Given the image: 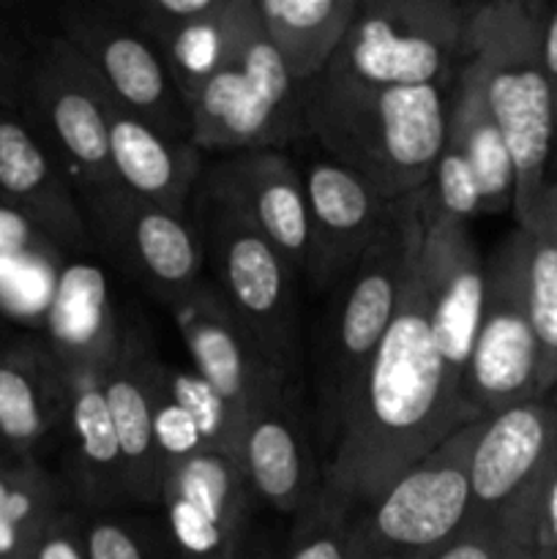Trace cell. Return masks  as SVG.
I'll return each mask as SVG.
<instances>
[{
  "label": "cell",
  "mask_w": 557,
  "mask_h": 559,
  "mask_svg": "<svg viewBox=\"0 0 557 559\" xmlns=\"http://www.w3.org/2000/svg\"><path fill=\"white\" fill-rule=\"evenodd\" d=\"M541 63H544L546 85L555 107V136H557V5H541ZM555 175H557V147H555Z\"/></svg>",
  "instance_id": "40"
},
{
  "label": "cell",
  "mask_w": 557,
  "mask_h": 559,
  "mask_svg": "<svg viewBox=\"0 0 557 559\" xmlns=\"http://www.w3.org/2000/svg\"><path fill=\"white\" fill-rule=\"evenodd\" d=\"M431 559H535L495 516H470L462 533Z\"/></svg>",
  "instance_id": "35"
},
{
  "label": "cell",
  "mask_w": 557,
  "mask_h": 559,
  "mask_svg": "<svg viewBox=\"0 0 557 559\" xmlns=\"http://www.w3.org/2000/svg\"><path fill=\"white\" fill-rule=\"evenodd\" d=\"M60 475L38 459L0 464V559H33L49 524L69 508Z\"/></svg>",
  "instance_id": "30"
},
{
  "label": "cell",
  "mask_w": 557,
  "mask_h": 559,
  "mask_svg": "<svg viewBox=\"0 0 557 559\" xmlns=\"http://www.w3.org/2000/svg\"><path fill=\"white\" fill-rule=\"evenodd\" d=\"M473 420L462 385L448 374L431 338L415 249L396 314L322 467V489L347 511H360Z\"/></svg>",
  "instance_id": "1"
},
{
  "label": "cell",
  "mask_w": 557,
  "mask_h": 559,
  "mask_svg": "<svg viewBox=\"0 0 557 559\" xmlns=\"http://www.w3.org/2000/svg\"><path fill=\"white\" fill-rule=\"evenodd\" d=\"M309 207L306 276L315 293H333L380 235L391 202L336 158L322 156L304 173Z\"/></svg>",
  "instance_id": "16"
},
{
  "label": "cell",
  "mask_w": 557,
  "mask_h": 559,
  "mask_svg": "<svg viewBox=\"0 0 557 559\" xmlns=\"http://www.w3.org/2000/svg\"><path fill=\"white\" fill-rule=\"evenodd\" d=\"M123 331L102 267L87 260H66L38 333L60 366L104 374L118 355Z\"/></svg>",
  "instance_id": "21"
},
{
  "label": "cell",
  "mask_w": 557,
  "mask_h": 559,
  "mask_svg": "<svg viewBox=\"0 0 557 559\" xmlns=\"http://www.w3.org/2000/svg\"><path fill=\"white\" fill-rule=\"evenodd\" d=\"M85 546L91 559H180L162 516L120 508L85 513Z\"/></svg>",
  "instance_id": "32"
},
{
  "label": "cell",
  "mask_w": 557,
  "mask_h": 559,
  "mask_svg": "<svg viewBox=\"0 0 557 559\" xmlns=\"http://www.w3.org/2000/svg\"><path fill=\"white\" fill-rule=\"evenodd\" d=\"M191 369L229 404L246 426L254 409L287 393L282 371L257 349L213 282H202L173 306Z\"/></svg>",
  "instance_id": "14"
},
{
  "label": "cell",
  "mask_w": 557,
  "mask_h": 559,
  "mask_svg": "<svg viewBox=\"0 0 557 559\" xmlns=\"http://www.w3.org/2000/svg\"><path fill=\"white\" fill-rule=\"evenodd\" d=\"M535 546L538 559L557 557V453L546 467L535 502Z\"/></svg>",
  "instance_id": "38"
},
{
  "label": "cell",
  "mask_w": 557,
  "mask_h": 559,
  "mask_svg": "<svg viewBox=\"0 0 557 559\" xmlns=\"http://www.w3.org/2000/svg\"><path fill=\"white\" fill-rule=\"evenodd\" d=\"M151 399L164 478L197 453L227 451L238 456L244 424L194 369L183 371L153 360Z\"/></svg>",
  "instance_id": "25"
},
{
  "label": "cell",
  "mask_w": 557,
  "mask_h": 559,
  "mask_svg": "<svg viewBox=\"0 0 557 559\" xmlns=\"http://www.w3.org/2000/svg\"><path fill=\"white\" fill-rule=\"evenodd\" d=\"M44 249H58L49 243L27 218L11 207L0 205V254H11V251H44ZM60 251V249H58Z\"/></svg>",
  "instance_id": "39"
},
{
  "label": "cell",
  "mask_w": 557,
  "mask_h": 559,
  "mask_svg": "<svg viewBox=\"0 0 557 559\" xmlns=\"http://www.w3.org/2000/svg\"><path fill=\"white\" fill-rule=\"evenodd\" d=\"M446 136L464 153L473 167L481 202H484V216L513 211L517 173H513L511 151L489 112L478 66L470 58H464L451 96H448Z\"/></svg>",
  "instance_id": "29"
},
{
  "label": "cell",
  "mask_w": 557,
  "mask_h": 559,
  "mask_svg": "<svg viewBox=\"0 0 557 559\" xmlns=\"http://www.w3.org/2000/svg\"><path fill=\"white\" fill-rule=\"evenodd\" d=\"M546 399H549V402H552V409H555V415H557V385L552 388L549 393H546Z\"/></svg>",
  "instance_id": "43"
},
{
  "label": "cell",
  "mask_w": 557,
  "mask_h": 559,
  "mask_svg": "<svg viewBox=\"0 0 557 559\" xmlns=\"http://www.w3.org/2000/svg\"><path fill=\"white\" fill-rule=\"evenodd\" d=\"M0 205L33 224L66 257L93 249L74 183L16 112L0 107Z\"/></svg>",
  "instance_id": "18"
},
{
  "label": "cell",
  "mask_w": 557,
  "mask_h": 559,
  "mask_svg": "<svg viewBox=\"0 0 557 559\" xmlns=\"http://www.w3.org/2000/svg\"><path fill=\"white\" fill-rule=\"evenodd\" d=\"M156 355L137 331H123L118 355L104 371V396H107L109 418L118 437L123 456L126 491L131 508L162 506L164 469L156 451L153 431V399L151 369Z\"/></svg>",
  "instance_id": "24"
},
{
  "label": "cell",
  "mask_w": 557,
  "mask_h": 559,
  "mask_svg": "<svg viewBox=\"0 0 557 559\" xmlns=\"http://www.w3.org/2000/svg\"><path fill=\"white\" fill-rule=\"evenodd\" d=\"M33 559H91L85 546V513L69 506L55 516Z\"/></svg>",
  "instance_id": "37"
},
{
  "label": "cell",
  "mask_w": 557,
  "mask_h": 559,
  "mask_svg": "<svg viewBox=\"0 0 557 559\" xmlns=\"http://www.w3.org/2000/svg\"><path fill=\"white\" fill-rule=\"evenodd\" d=\"M11 459H16V456H14V453H11V448L5 445L3 435H0V464H3V462H11Z\"/></svg>",
  "instance_id": "42"
},
{
  "label": "cell",
  "mask_w": 557,
  "mask_h": 559,
  "mask_svg": "<svg viewBox=\"0 0 557 559\" xmlns=\"http://www.w3.org/2000/svg\"><path fill=\"white\" fill-rule=\"evenodd\" d=\"M464 5L453 0H360L328 76L375 87L435 85L451 93L462 55Z\"/></svg>",
  "instance_id": "8"
},
{
  "label": "cell",
  "mask_w": 557,
  "mask_h": 559,
  "mask_svg": "<svg viewBox=\"0 0 557 559\" xmlns=\"http://www.w3.org/2000/svg\"><path fill=\"white\" fill-rule=\"evenodd\" d=\"M541 0L464 5L462 55L478 66L484 96L517 173L513 216L524 227L555 175V107L541 63Z\"/></svg>",
  "instance_id": "3"
},
{
  "label": "cell",
  "mask_w": 557,
  "mask_h": 559,
  "mask_svg": "<svg viewBox=\"0 0 557 559\" xmlns=\"http://www.w3.org/2000/svg\"><path fill=\"white\" fill-rule=\"evenodd\" d=\"M349 524L353 511L333 500L325 489L309 508L295 513L287 540L282 546L284 559H353L349 551Z\"/></svg>",
  "instance_id": "33"
},
{
  "label": "cell",
  "mask_w": 557,
  "mask_h": 559,
  "mask_svg": "<svg viewBox=\"0 0 557 559\" xmlns=\"http://www.w3.org/2000/svg\"><path fill=\"white\" fill-rule=\"evenodd\" d=\"M448 96L435 85L375 87L320 74L300 87L306 136L388 202L426 189L446 145Z\"/></svg>",
  "instance_id": "2"
},
{
  "label": "cell",
  "mask_w": 557,
  "mask_h": 559,
  "mask_svg": "<svg viewBox=\"0 0 557 559\" xmlns=\"http://www.w3.org/2000/svg\"><path fill=\"white\" fill-rule=\"evenodd\" d=\"M426 227V189L391 202L380 235L333 289L315 358L317 418L336 442L360 380L396 314L410 262Z\"/></svg>",
  "instance_id": "4"
},
{
  "label": "cell",
  "mask_w": 557,
  "mask_h": 559,
  "mask_svg": "<svg viewBox=\"0 0 557 559\" xmlns=\"http://www.w3.org/2000/svg\"><path fill=\"white\" fill-rule=\"evenodd\" d=\"M555 559H557V557H555Z\"/></svg>",
  "instance_id": "46"
},
{
  "label": "cell",
  "mask_w": 557,
  "mask_h": 559,
  "mask_svg": "<svg viewBox=\"0 0 557 559\" xmlns=\"http://www.w3.org/2000/svg\"><path fill=\"white\" fill-rule=\"evenodd\" d=\"M262 31L298 87L325 74L360 0H254Z\"/></svg>",
  "instance_id": "28"
},
{
  "label": "cell",
  "mask_w": 557,
  "mask_h": 559,
  "mask_svg": "<svg viewBox=\"0 0 557 559\" xmlns=\"http://www.w3.org/2000/svg\"><path fill=\"white\" fill-rule=\"evenodd\" d=\"M167 63L183 102L218 63L227 0H140L126 5Z\"/></svg>",
  "instance_id": "27"
},
{
  "label": "cell",
  "mask_w": 557,
  "mask_h": 559,
  "mask_svg": "<svg viewBox=\"0 0 557 559\" xmlns=\"http://www.w3.org/2000/svg\"><path fill=\"white\" fill-rule=\"evenodd\" d=\"M76 194L93 249L158 304L173 309L205 282V257L194 218L175 216L120 183L93 186Z\"/></svg>",
  "instance_id": "11"
},
{
  "label": "cell",
  "mask_w": 557,
  "mask_h": 559,
  "mask_svg": "<svg viewBox=\"0 0 557 559\" xmlns=\"http://www.w3.org/2000/svg\"><path fill=\"white\" fill-rule=\"evenodd\" d=\"M69 415V374L42 336L0 338V435L16 459H36Z\"/></svg>",
  "instance_id": "23"
},
{
  "label": "cell",
  "mask_w": 557,
  "mask_h": 559,
  "mask_svg": "<svg viewBox=\"0 0 557 559\" xmlns=\"http://www.w3.org/2000/svg\"><path fill=\"white\" fill-rule=\"evenodd\" d=\"M418 273L437 353L448 374L462 385L484 309V257L470 224L431 211L429 197Z\"/></svg>",
  "instance_id": "15"
},
{
  "label": "cell",
  "mask_w": 557,
  "mask_h": 559,
  "mask_svg": "<svg viewBox=\"0 0 557 559\" xmlns=\"http://www.w3.org/2000/svg\"><path fill=\"white\" fill-rule=\"evenodd\" d=\"M38 36H27L0 11V107L20 115Z\"/></svg>",
  "instance_id": "36"
},
{
  "label": "cell",
  "mask_w": 557,
  "mask_h": 559,
  "mask_svg": "<svg viewBox=\"0 0 557 559\" xmlns=\"http://www.w3.org/2000/svg\"><path fill=\"white\" fill-rule=\"evenodd\" d=\"M0 338H3V333H0Z\"/></svg>",
  "instance_id": "45"
},
{
  "label": "cell",
  "mask_w": 557,
  "mask_h": 559,
  "mask_svg": "<svg viewBox=\"0 0 557 559\" xmlns=\"http://www.w3.org/2000/svg\"><path fill=\"white\" fill-rule=\"evenodd\" d=\"M528 233L513 227L484 257V309L462 396L475 420L538 393V338L528 295Z\"/></svg>",
  "instance_id": "10"
},
{
  "label": "cell",
  "mask_w": 557,
  "mask_h": 559,
  "mask_svg": "<svg viewBox=\"0 0 557 559\" xmlns=\"http://www.w3.org/2000/svg\"><path fill=\"white\" fill-rule=\"evenodd\" d=\"M109 96L93 66L58 33L38 36L20 118L76 191L115 183L109 158Z\"/></svg>",
  "instance_id": "9"
},
{
  "label": "cell",
  "mask_w": 557,
  "mask_h": 559,
  "mask_svg": "<svg viewBox=\"0 0 557 559\" xmlns=\"http://www.w3.org/2000/svg\"><path fill=\"white\" fill-rule=\"evenodd\" d=\"M528 233V295L538 338V393L557 385V183L546 189Z\"/></svg>",
  "instance_id": "31"
},
{
  "label": "cell",
  "mask_w": 557,
  "mask_h": 559,
  "mask_svg": "<svg viewBox=\"0 0 557 559\" xmlns=\"http://www.w3.org/2000/svg\"><path fill=\"white\" fill-rule=\"evenodd\" d=\"M426 197H429L431 211L442 213V216L459 218V222L467 224L473 218L484 216V202H481V189L473 167L448 136L435 167H431Z\"/></svg>",
  "instance_id": "34"
},
{
  "label": "cell",
  "mask_w": 557,
  "mask_h": 559,
  "mask_svg": "<svg viewBox=\"0 0 557 559\" xmlns=\"http://www.w3.org/2000/svg\"><path fill=\"white\" fill-rule=\"evenodd\" d=\"M240 559H284V557H282V549H271V546H265V544L254 546L249 540V546H246L244 557Z\"/></svg>",
  "instance_id": "41"
},
{
  "label": "cell",
  "mask_w": 557,
  "mask_h": 559,
  "mask_svg": "<svg viewBox=\"0 0 557 559\" xmlns=\"http://www.w3.org/2000/svg\"><path fill=\"white\" fill-rule=\"evenodd\" d=\"M194 227L213 284L251 342L282 371L284 380L298 366V287L278 251L218 197L197 194Z\"/></svg>",
  "instance_id": "6"
},
{
  "label": "cell",
  "mask_w": 557,
  "mask_h": 559,
  "mask_svg": "<svg viewBox=\"0 0 557 559\" xmlns=\"http://www.w3.org/2000/svg\"><path fill=\"white\" fill-rule=\"evenodd\" d=\"M69 374V415H66V462L60 480L71 506L85 513L115 511L129 506L123 456L104 396V374L66 371Z\"/></svg>",
  "instance_id": "22"
},
{
  "label": "cell",
  "mask_w": 557,
  "mask_h": 559,
  "mask_svg": "<svg viewBox=\"0 0 557 559\" xmlns=\"http://www.w3.org/2000/svg\"><path fill=\"white\" fill-rule=\"evenodd\" d=\"M478 431L481 420L457 429L404 469L375 502L353 513V559H431L462 533L473 511L470 453Z\"/></svg>",
  "instance_id": "7"
},
{
  "label": "cell",
  "mask_w": 557,
  "mask_h": 559,
  "mask_svg": "<svg viewBox=\"0 0 557 559\" xmlns=\"http://www.w3.org/2000/svg\"><path fill=\"white\" fill-rule=\"evenodd\" d=\"M186 107L202 153L284 151L306 136L300 87L268 41L254 0H227L218 63Z\"/></svg>",
  "instance_id": "5"
},
{
  "label": "cell",
  "mask_w": 557,
  "mask_h": 559,
  "mask_svg": "<svg viewBox=\"0 0 557 559\" xmlns=\"http://www.w3.org/2000/svg\"><path fill=\"white\" fill-rule=\"evenodd\" d=\"M254 508L238 456L205 451L164 478L158 511L180 559H240Z\"/></svg>",
  "instance_id": "13"
},
{
  "label": "cell",
  "mask_w": 557,
  "mask_h": 559,
  "mask_svg": "<svg viewBox=\"0 0 557 559\" xmlns=\"http://www.w3.org/2000/svg\"><path fill=\"white\" fill-rule=\"evenodd\" d=\"M109 158L115 183L175 216H189V202L205 175L202 151L194 142L153 129L115 102L109 115Z\"/></svg>",
  "instance_id": "26"
},
{
  "label": "cell",
  "mask_w": 557,
  "mask_h": 559,
  "mask_svg": "<svg viewBox=\"0 0 557 559\" xmlns=\"http://www.w3.org/2000/svg\"><path fill=\"white\" fill-rule=\"evenodd\" d=\"M238 462L254 500L284 516L309 508L322 491L309 437L287 393L249 415L240 431Z\"/></svg>",
  "instance_id": "20"
},
{
  "label": "cell",
  "mask_w": 557,
  "mask_h": 559,
  "mask_svg": "<svg viewBox=\"0 0 557 559\" xmlns=\"http://www.w3.org/2000/svg\"><path fill=\"white\" fill-rule=\"evenodd\" d=\"M358 559H399V557H358Z\"/></svg>",
  "instance_id": "44"
},
{
  "label": "cell",
  "mask_w": 557,
  "mask_h": 559,
  "mask_svg": "<svg viewBox=\"0 0 557 559\" xmlns=\"http://www.w3.org/2000/svg\"><path fill=\"white\" fill-rule=\"evenodd\" d=\"M55 33L93 66L109 96L169 136L191 140V115L158 49L126 5H63Z\"/></svg>",
  "instance_id": "12"
},
{
  "label": "cell",
  "mask_w": 557,
  "mask_h": 559,
  "mask_svg": "<svg viewBox=\"0 0 557 559\" xmlns=\"http://www.w3.org/2000/svg\"><path fill=\"white\" fill-rule=\"evenodd\" d=\"M557 453V415L546 396L481 420L470 453V516H489L528 491Z\"/></svg>",
  "instance_id": "19"
},
{
  "label": "cell",
  "mask_w": 557,
  "mask_h": 559,
  "mask_svg": "<svg viewBox=\"0 0 557 559\" xmlns=\"http://www.w3.org/2000/svg\"><path fill=\"white\" fill-rule=\"evenodd\" d=\"M200 191L235 207L304 282L309 260V207L304 173H298L287 153L265 147L222 156L205 169Z\"/></svg>",
  "instance_id": "17"
}]
</instances>
